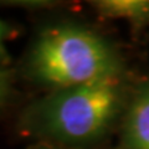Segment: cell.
I'll list each match as a JSON object with an SVG mask.
<instances>
[{
  "label": "cell",
  "instance_id": "1",
  "mask_svg": "<svg viewBox=\"0 0 149 149\" xmlns=\"http://www.w3.org/2000/svg\"><path fill=\"white\" fill-rule=\"evenodd\" d=\"M118 52L104 37L76 24H55L39 32L25 56L24 72L51 92L122 76Z\"/></svg>",
  "mask_w": 149,
  "mask_h": 149
},
{
  "label": "cell",
  "instance_id": "2",
  "mask_svg": "<svg viewBox=\"0 0 149 149\" xmlns=\"http://www.w3.org/2000/svg\"><path fill=\"white\" fill-rule=\"evenodd\" d=\"M124 91L120 77L50 92L22 113V125L36 137L78 146L108 132L120 114Z\"/></svg>",
  "mask_w": 149,
  "mask_h": 149
},
{
  "label": "cell",
  "instance_id": "3",
  "mask_svg": "<svg viewBox=\"0 0 149 149\" xmlns=\"http://www.w3.org/2000/svg\"><path fill=\"white\" fill-rule=\"evenodd\" d=\"M124 139L130 149H149V83L139 88L129 106Z\"/></svg>",
  "mask_w": 149,
  "mask_h": 149
},
{
  "label": "cell",
  "instance_id": "4",
  "mask_svg": "<svg viewBox=\"0 0 149 149\" xmlns=\"http://www.w3.org/2000/svg\"><path fill=\"white\" fill-rule=\"evenodd\" d=\"M102 16L124 19L133 25H149V0H100L92 3Z\"/></svg>",
  "mask_w": 149,
  "mask_h": 149
},
{
  "label": "cell",
  "instance_id": "5",
  "mask_svg": "<svg viewBox=\"0 0 149 149\" xmlns=\"http://www.w3.org/2000/svg\"><path fill=\"white\" fill-rule=\"evenodd\" d=\"M11 93V73L0 65V108L6 103Z\"/></svg>",
  "mask_w": 149,
  "mask_h": 149
},
{
  "label": "cell",
  "instance_id": "6",
  "mask_svg": "<svg viewBox=\"0 0 149 149\" xmlns=\"http://www.w3.org/2000/svg\"><path fill=\"white\" fill-rule=\"evenodd\" d=\"M10 26L0 19V65H4L9 61V52L6 49V40L10 36Z\"/></svg>",
  "mask_w": 149,
  "mask_h": 149
},
{
  "label": "cell",
  "instance_id": "7",
  "mask_svg": "<svg viewBox=\"0 0 149 149\" xmlns=\"http://www.w3.org/2000/svg\"><path fill=\"white\" fill-rule=\"evenodd\" d=\"M40 149H57V148H40Z\"/></svg>",
  "mask_w": 149,
  "mask_h": 149
}]
</instances>
